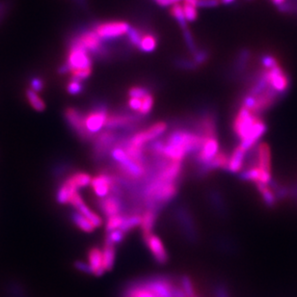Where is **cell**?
<instances>
[{
	"mask_svg": "<svg viewBox=\"0 0 297 297\" xmlns=\"http://www.w3.org/2000/svg\"><path fill=\"white\" fill-rule=\"evenodd\" d=\"M184 40H185V43L187 44V47L193 53H196V45H195V43L193 41V37L190 33V31L186 28L184 30Z\"/></svg>",
	"mask_w": 297,
	"mask_h": 297,
	"instance_id": "7dc6e473",
	"label": "cell"
},
{
	"mask_svg": "<svg viewBox=\"0 0 297 297\" xmlns=\"http://www.w3.org/2000/svg\"><path fill=\"white\" fill-rule=\"evenodd\" d=\"M78 186L72 183L70 178H68L59 187L56 194V200L62 205L69 204L70 198L78 192Z\"/></svg>",
	"mask_w": 297,
	"mask_h": 297,
	"instance_id": "2e32d148",
	"label": "cell"
},
{
	"mask_svg": "<svg viewBox=\"0 0 297 297\" xmlns=\"http://www.w3.org/2000/svg\"><path fill=\"white\" fill-rule=\"evenodd\" d=\"M278 10L281 13H291L295 12V3L292 1H286L278 6Z\"/></svg>",
	"mask_w": 297,
	"mask_h": 297,
	"instance_id": "c3c4849f",
	"label": "cell"
},
{
	"mask_svg": "<svg viewBox=\"0 0 297 297\" xmlns=\"http://www.w3.org/2000/svg\"><path fill=\"white\" fill-rule=\"evenodd\" d=\"M129 106L132 110L139 112L140 108H141V98L131 97L129 101Z\"/></svg>",
	"mask_w": 297,
	"mask_h": 297,
	"instance_id": "f907efd6",
	"label": "cell"
},
{
	"mask_svg": "<svg viewBox=\"0 0 297 297\" xmlns=\"http://www.w3.org/2000/svg\"><path fill=\"white\" fill-rule=\"evenodd\" d=\"M261 63L263 66V68L266 69V70H269V69L276 67L277 65H279L277 59L274 56L270 55V54L262 55V58H261Z\"/></svg>",
	"mask_w": 297,
	"mask_h": 297,
	"instance_id": "60d3db41",
	"label": "cell"
},
{
	"mask_svg": "<svg viewBox=\"0 0 297 297\" xmlns=\"http://www.w3.org/2000/svg\"><path fill=\"white\" fill-rule=\"evenodd\" d=\"M30 89L35 91L36 93H40L43 91L44 87V80L40 78H33L30 81Z\"/></svg>",
	"mask_w": 297,
	"mask_h": 297,
	"instance_id": "bcb514c9",
	"label": "cell"
},
{
	"mask_svg": "<svg viewBox=\"0 0 297 297\" xmlns=\"http://www.w3.org/2000/svg\"><path fill=\"white\" fill-rule=\"evenodd\" d=\"M157 45H158L157 38L152 34H147L142 36L138 48L144 53H152L156 50Z\"/></svg>",
	"mask_w": 297,
	"mask_h": 297,
	"instance_id": "f1b7e54d",
	"label": "cell"
},
{
	"mask_svg": "<svg viewBox=\"0 0 297 297\" xmlns=\"http://www.w3.org/2000/svg\"><path fill=\"white\" fill-rule=\"evenodd\" d=\"M294 3H295V11H297V0H295Z\"/></svg>",
	"mask_w": 297,
	"mask_h": 297,
	"instance_id": "9f6ffc18",
	"label": "cell"
},
{
	"mask_svg": "<svg viewBox=\"0 0 297 297\" xmlns=\"http://www.w3.org/2000/svg\"><path fill=\"white\" fill-rule=\"evenodd\" d=\"M119 171L126 179L137 181L147 173V169L141 159L129 158L125 162L119 164Z\"/></svg>",
	"mask_w": 297,
	"mask_h": 297,
	"instance_id": "52a82bcc",
	"label": "cell"
},
{
	"mask_svg": "<svg viewBox=\"0 0 297 297\" xmlns=\"http://www.w3.org/2000/svg\"><path fill=\"white\" fill-rule=\"evenodd\" d=\"M143 239L148 246V250L153 255L155 261L159 264H165L169 260V256L161 239L153 233L143 234Z\"/></svg>",
	"mask_w": 297,
	"mask_h": 297,
	"instance_id": "9c48e42d",
	"label": "cell"
},
{
	"mask_svg": "<svg viewBox=\"0 0 297 297\" xmlns=\"http://www.w3.org/2000/svg\"><path fill=\"white\" fill-rule=\"evenodd\" d=\"M228 162H229V158L227 155L224 152H218V154L210 160L208 166L210 169H217V168L225 169L227 168Z\"/></svg>",
	"mask_w": 297,
	"mask_h": 297,
	"instance_id": "1f68e13d",
	"label": "cell"
},
{
	"mask_svg": "<svg viewBox=\"0 0 297 297\" xmlns=\"http://www.w3.org/2000/svg\"><path fill=\"white\" fill-rule=\"evenodd\" d=\"M125 236H126V234L122 231H121L120 229L119 230H114V231L107 233L106 237H105V241L110 242V243H112L114 245L118 244V243L122 242Z\"/></svg>",
	"mask_w": 297,
	"mask_h": 297,
	"instance_id": "f35d334b",
	"label": "cell"
},
{
	"mask_svg": "<svg viewBox=\"0 0 297 297\" xmlns=\"http://www.w3.org/2000/svg\"><path fill=\"white\" fill-rule=\"evenodd\" d=\"M71 218H72V221L73 223L78 226V227L85 232V233H93L95 231V226L92 224V222L89 220V219L86 218L84 215H82L81 213H79V211H75L72 212L71 214Z\"/></svg>",
	"mask_w": 297,
	"mask_h": 297,
	"instance_id": "484cf974",
	"label": "cell"
},
{
	"mask_svg": "<svg viewBox=\"0 0 297 297\" xmlns=\"http://www.w3.org/2000/svg\"><path fill=\"white\" fill-rule=\"evenodd\" d=\"M27 94V100L29 102L30 105L32 106V108H34L36 111L38 112H43L46 108V105L44 102V100L41 96L38 95V93H36L35 91H33L32 89H27L26 91Z\"/></svg>",
	"mask_w": 297,
	"mask_h": 297,
	"instance_id": "83f0119b",
	"label": "cell"
},
{
	"mask_svg": "<svg viewBox=\"0 0 297 297\" xmlns=\"http://www.w3.org/2000/svg\"><path fill=\"white\" fill-rule=\"evenodd\" d=\"M75 267L80 272L92 275V270H91V268H90L87 262H81V261L76 262H75Z\"/></svg>",
	"mask_w": 297,
	"mask_h": 297,
	"instance_id": "681fc988",
	"label": "cell"
},
{
	"mask_svg": "<svg viewBox=\"0 0 297 297\" xmlns=\"http://www.w3.org/2000/svg\"><path fill=\"white\" fill-rule=\"evenodd\" d=\"M142 33L140 32L138 29L136 28H130L129 32H128V37H129V40L131 42V44L135 46L138 47V45L140 44V41L142 39Z\"/></svg>",
	"mask_w": 297,
	"mask_h": 297,
	"instance_id": "7bdbcfd3",
	"label": "cell"
},
{
	"mask_svg": "<svg viewBox=\"0 0 297 297\" xmlns=\"http://www.w3.org/2000/svg\"><path fill=\"white\" fill-rule=\"evenodd\" d=\"M65 117L70 126L72 127V129L78 131L81 136H87L84 131V126H83L84 116H82L79 110L72 107H69L65 110Z\"/></svg>",
	"mask_w": 297,
	"mask_h": 297,
	"instance_id": "d6986e66",
	"label": "cell"
},
{
	"mask_svg": "<svg viewBox=\"0 0 297 297\" xmlns=\"http://www.w3.org/2000/svg\"><path fill=\"white\" fill-rule=\"evenodd\" d=\"M111 156L113 158L114 160L116 162H118L119 164H121L122 162H125L128 158H129V156L127 154V151L125 147H121V146H118V147H115V148L111 151Z\"/></svg>",
	"mask_w": 297,
	"mask_h": 297,
	"instance_id": "ab89813d",
	"label": "cell"
},
{
	"mask_svg": "<svg viewBox=\"0 0 297 297\" xmlns=\"http://www.w3.org/2000/svg\"><path fill=\"white\" fill-rule=\"evenodd\" d=\"M183 9H184V17L187 21H190V22L194 21L198 17V11H197L196 5L188 3V2H184Z\"/></svg>",
	"mask_w": 297,
	"mask_h": 297,
	"instance_id": "8d00e7d4",
	"label": "cell"
},
{
	"mask_svg": "<svg viewBox=\"0 0 297 297\" xmlns=\"http://www.w3.org/2000/svg\"><path fill=\"white\" fill-rule=\"evenodd\" d=\"M157 1H158V0H157Z\"/></svg>",
	"mask_w": 297,
	"mask_h": 297,
	"instance_id": "680465c9",
	"label": "cell"
},
{
	"mask_svg": "<svg viewBox=\"0 0 297 297\" xmlns=\"http://www.w3.org/2000/svg\"><path fill=\"white\" fill-rule=\"evenodd\" d=\"M7 9L8 8H7L6 3L3 2V1H0V22L2 21V19L5 17V13H6Z\"/></svg>",
	"mask_w": 297,
	"mask_h": 297,
	"instance_id": "f5cc1de1",
	"label": "cell"
},
{
	"mask_svg": "<svg viewBox=\"0 0 297 297\" xmlns=\"http://www.w3.org/2000/svg\"><path fill=\"white\" fill-rule=\"evenodd\" d=\"M194 297H200V296H198V295H196V296H194Z\"/></svg>",
	"mask_w": 297,
	"mask_h": 297,
	"instance_id": "6f0895ef",
	"label": "cell"
},
{
	"mask_svg": "<svg viewBox=\"0 0 297 297\" xmlns=\"http://www.w3.org/2000/svg\"><path fill=\"white\" fill-rule=\"evenodd\" d=\"M171 14L176 18V20L178 21L180 27H182L184 30L187 28V20L185 19V17H184V9H183L182 5H180L178 3L174 4V6L171 9Z\"/></svg>",
	"mask_w": 297,
	"mask_h": 297,
	"instance_id": "e575fe53",
	"label": "cell"
},
{
	"mask_svg": "<svg viewBox=\"0 0 297 297\" xmlns=\"http://www.w3.org/2000/svg\"><path fill=\"white\" fill-rule=\"evenodd\" d=\"M220 0H197V8H214L218 6Z\"/></svg>",
	"mask_w": 297,
	"mask_h": 297,
	"instance_id": "f6af8a7d",
	"label": "cell"
},
{
	"mask_svg": "<svg viewBox=\"0 0 297 297\" xmlns=\"http://www.w3.org/2000/svg\"><path fill=\"white\" fill-rule=\"evenodd\" d=\"M83 90V85L81 84V81L71 79L67 85V91L70 95H79Z\"/></svg>",
	"mask_w": 297,
	"mask_h": 297,
	"instance_id": "b9f144b4",
	"label": "cell"
},
{
	"mask_svg": "<svg viewBox=\"0 0 297 297\" xmlns=\"http://www.w3.org/2000/svg\"><path fill=\"white\" fill-rule=\"evenodd\" d=\"M88 264L92 270V275L101 277L105 274V266H104V256L103 250L98 247H93L88 252Z\"/></svg>",
	"mask_w": 297,
	"mask_h": 297,
	"instance_id": "9a60e30c",
	"label": "cell"
},
{
	"mask_svg": "<svg viewBox=\"0 0 297 297\" xmlns=\"http://www.w3.org/2000/svg\"><path fill=\"white\" fill-rule=\"evenodd\" d=\"M148 94V91L143 87H138V86H134L131 87L129 90V95L131 97H138V98H142L143 96H146Z\"/></svg>",
	"mask_w": 297,
	"mask_h": 297,
	"instance_id": "ee69618b",
	"label": "cell"
},
{
	"mask_svg": "<svg viewBox=\"0 0 297 297\" xmlns=\"http://www.w3.org/2000/svg\"><path fill=\"white\" fill-rule=\"evenodd\" d=\"M156 212L155 210H147L142 214V222H141V228H142V233L143 234H150L153 233V229L156 223Z\"/></svg>",
	"mask_w": 297,
	"mask_h": 297,
	"instance_id": "4316f807",
	"label": "cell"
},
{
	"mask_svg": "<svg viewBox=\"0 0 297 297\" xmlns=\"http://www.w3.org/2000/svg\"><path fill=\"white\" fill-rule=\"evenodd\" d=\"M69 178L72 181V183L78 186V188L87 186V185L91 184V181H92L91 176L87 174V173H83V172L75 173Z\"/></svg>",
	"mask_w": 297,
	"mask_h": 297,
	"instance_id": "836d02e7",
	"label": "cell"
},
{
	"mask_svg": "<svg viewBox=\"0 0 297 297\" xmlns=\"http://www.w3.org/2000/svg\"><path fill=\"white\" fill-rule=\"evenodd\" d=\"M256 185H257L259 192L261 193L262 200L265 203V205L269 208L274 207V205L276 204V201H277V198H276L275 193L272 190L270 185L262 184V183H256Z\"/></svg>",
	"mask_w": 297,
	"mask_h": 297,
	"instance_id": "cb8c5ba5",
	"label": "cell"
},
{
	"mask_svg": "<svg viewBox=\"0 0 297 297\" xmlns=\"http://www.w3.org/2000/svg\"><path fill=\"white\" fill-rule=\"evenodd\" d=\"M91 186L94 193L100 198H105L116 189V180L112 176L100 174L92 179Z\"/></svg>",
	"mask_w": 297,
	"mask_h": 297,
	"instance_id": "8fae6325",
	"label": "cell"
},
{
	"mask_svg": "<svg viewBox=\"0 0 297 297\" xmlns=\"http://www.w3.org/2000/svg\"><path fill=\"white\" fill-rule=\"evenodd\" d=\"M109 114L105 109L94 110L83 117V126L86 135L94 134L101 131L107 121Z\"/></svg>",
	"mask_w": 297,
	"mask_h": 297,
	"instance_id": "30bf717a",
	"label": "cell"
},
{
	"mask_svg": "<svg viewBox=\"0 0 297 297\" xmlns=\"http://www.w3.org/2000/svg\"><path fill=\"white\" fill-rule=\"evenodd\" d=\"M114 140V134L111 131H106L102 133L96 139V148L100 150L108 147Z\"/></svg>",
	"mask_w": 297,
	"mask_h": 297,
	"instance_id": "d590c367",
	"label": "cell"
},
{
	"mask_svg": "<svg viewBox=\"0 0 297 297\" xmlns=\"http://www.w3.org/2000/svg\"><path fill=\"white\" fill-rule=\"evenodd\" d=\"M103 256L105 271L112 270L116 261V245L105 241L103 249Z\"/></svg>",
	"mask_w": 297,
	"mask_h": 297,
	"instance_id": "603a6c76",
	"label": "cell"
},
{
	"mask_svg": "<svg viewBox=\"0 0 297 297\" xmlns=\"http://www.w3.org/2000/svg\"><path fill=\"white\" fill-rule=\"evenodd\" d=\"M178 192V185L175 182H164L156 178L145 189V200L152 203H165L174 198Z\"/></svg>",
	"mask_w": 297,
	"mask_h": 297,
	"instance_id": "7a4b0ae2",
	"label": "cell"
},
{
	"mask_svg": "<svg viewBox=\"0 0 297 297\" xmlns=\"http://www.w3.org/2000/svg\"><path fill=\"white\" fill-rule=\"evenodd\" d=\"M130 28V24L125 21H108L98 24L95 32L102 41H108L128 34Z\"/></svg>",
	"mask_w": 297,
	"mask_h": 297,
	"instance_id": "8992f818",
	"label": "cell"
},
{
	"mask_svg": "<svg viewBox=\"0 0 297 297\" xmlns=\"http://www.w3.org/2000/svg\"><path fill=\"white\" fill-rule=\"evenodd\" d=\"M182 172V163L170 161L161 169L156 178L164 182H175Z\"/></svg>",
	"mask_w": 297,
	"mask_h": 297,
	"instance_id": "e0dca14e",
	"label": "cell"
},
{
	"mask_svg": "<svg viewBox=\"0 0 297 297\" xmlns=\"http://www.w3.org/2000/svg\"><path fill=\"white\" fill-rule=\"evenodd\" d=\"M65 64L67 65L70 73L76 70L92 69V59L89 53L76 40L70 43L68 58Z\"/></svg>",
	"mask_w": 297,
	"mask_h": 297,
	"instance_id": "3957f363",
	"label": "cell"
},
{
	"mask_svg": "<svg viewBox=\"0 0 297 297\" xmlns=\"http://www.w3.org/2000/svg\"><path fill=\"white\" fill-rule=\"evenodd\" d=\"M257 166L263 171L271 173V154L269 147L265 143H261L257 148Z\"/></svg>",
	"mask_w": 297,
	"mask_h": 297,
	"instance_id": "44dd1931",
	"label": "cell"
},
{
	"mask_svg": "<svg viewBox=\"0 0 297 297\" xmlns=\"http://www.w3.org/2000/svg\"><path fill=\"white\" fill-rule=\"evenodd\" d=\"M141 222H142V215H139V214H131L129 216H126L125 222H123L120 230L122 231L125 234H127L132 229L140 226Z\"/></svg>",
	"mask_w": 297,
	"mask_h": 297,
	"instance_id": "f546056e",
	"label": "cell"
},
{
	"mask_svg": "<svg viewBox=\"0 0 297 297\" xmlns=\"http://www.w3.org/2000/svg\"><path fill=\"white\" fill-rule=\"evenodd\" d=\"M247 151L242 146L238 145L232 156L229 158L227 169L232 173H237L239 172L244 163L245 156H246Z\"/></svg>",
	"mask_w": 297,
	"mask_h": 297,
	"instance_id": "ac0fdd59",
	"label": "cell"
},
{
	"mask_svg": "<svg viewBox=\"0 0 297 297\" xmlns=\"http://www.w3.org/2000/svg\"><path fill=\"white\" fill-rule=\"evenodd\" d=\"M101 209L105 216L110 217L116 214H120L122 210V205L119 199L115 196H107L101 201Z\"/></svg>",
	"mask_w": 297,
	"mask_h": 297,
	"instance_id": "ffe728a7",
	"label": "cell"
},
{
	"mask_svg": "<svg viewBox=\"0 0 297 297\" xmlns=\"http://www.w3.org/2000/svg\"><path fill=\"white\" fill-rule=\"evenodd\" d=\"M165 141L168 143H173L182 146L187 151L188 154L195 151H199L203 145V137L201 135L183 130L172 132Z\"/></svg>",
	"mask_w": 297,
	"mask_h": 297,
	"instance_id": "277c9868",
	"label": "cell"
},
{
	"mask_svg": "<svg viewBox=\"0 0 297 297\" xmlns=\"http://www.w3.org/2000/svg\"><path fill=\"white\" fill-rule=\"evenodd\" d=\"M194 56H195V61L198 64H202V63H204L208 59V53L204 52V51L196 52V53H194Z\"/></svg>",
	"mask_w": 297,
	"mask_h": 297,
	"instance_id": "816d5d0a",
	"label": "cell"
},
{
	"mask_svg": "<svg viewBox=\"0 0 297 297\" xmlns=\"http://www.w3.org/2000/svg\"><path fill=\"white\" fill-rule=\"evenodd\" d=\"M265 71L270 86L274 88L282 96H285L288 93L289 87V79L287 72L283 70L280 65L269 70L265 69Z\"/></svg>",
	"mask_w": 297,
	"mask_h": 297,
	"instance_id": "ba28073f",
	"label": "cell"
},
{
	"mask_svg": "<svg viewBox=\"0 0 297 297\" xmlns=\"http://www.w3.org/2000/svg\"><path fill=\"white\" fill-rule=\"evenodd\" d=\"M121 297H158L147 288L141 287L135 282L128 285L122 290Z\"/></svg>",
	"mask_w": 297,
	"mask_h": 297,
	"instance_id": "7402d4cb",
	"label": "cell"
},
{
	"mask_svg": "<svg viewBox=\"0 0 297 297\" xmlns=\"http://www.w3.org/2000/svg\"><path fill=\"white\" fill-rule=\"evenodd\" d=\"M179 284H180V286L182 287V288L184 289L186 296L194 297L197 295L196 294V290L194 288V285H193L192 280L189 276H187V275L181 276V278L179 280Z\"/></svg>",
	"mask_w": 297,
	"mask_h": 297,
	"instance_id": "d6a6232c",
	"label": "cell"
},
{
	"mask_svg": "<svg viewBox=\"0 0 297 297\" xmlns=\"http://www.w3.org/2000/svg\"><path fill=\"white\" fill-rule=\"evenodd\" d=\"M236 0H220V2H222L223 4H226V5H229V4H232L234 3Z\"/></svg>",
	"mask_w": 297,
	"mask_h": 297,
	"instance_id": "11a10c76",
	"label": "cell"
},
{
	"mask_svg": "<svg viewBox=\"0 0 297 297\" xmlns=\"http://www.w3.org/2000/svg\"><path fill=\"white\" fill-rule=\"evenodd\" d=\"M69 204H70L77 210V211H79V213H81L86 218L89 219L92 222V224L95 226V228L102 227V225L104 224V221H103L102 217L98 216L96 213L93 212L92 210L88 208L84 201L82 200V198L79 195V192L76 193L70 198Z\"/></svg>",
	"mask_w": 297,
	"mask_h": 297,
	"instance_id": "5bb4252c",
	"label": "cell"
},
{
	"mask_svg": "<svg viewBox=\"0 0 297 297\" xmlns=\"http://www.w3.org/2000/svg\"><path fill=\"white\" fill-rule=\"evenodd\" d=\"M218 152L219 143L216 135L203 137V145L201 148L198 151L197 159L202 164L208 165L210 160L218 154Z\"/></svg>",
	"mask_w": 297,
	"mask_h": 297,
	"instance_id": "7c38bea8",
	"label": "cell"
},
{
	"mask_svg": "<svg viewBox=\"0 0 297 297\" xmlns=\"http://www.w3.org/2000/svg\"><path fill=\"white\" fill-rule=\"evenodd\" d=\"M79 44H81L89 53L103 54L105 53L102 39L96 35L95 31H88L82 33L75 39Z\"/></svg>",
	"mask_w": 297,
	"mask_h": 297,
	"instance_id": "4fadbf2b",
	"label": "cell"
},
{
	"mask_svg": "<svg viewBox=\"0 0 297 297\" xmlns=\"http://www.w3.org/2000/svg\"><path fill=\"white\" fill-rule=\"evenodd\" d=\"M134 122V118L128 115H108L105 127L113 129L118 127H126Z\"/></svg>",
	"mask_w": 297,
	"mask_h": 297,
	"instance_id": "d4e9b609",
	"label": "cell"
},
{
	"mask_svg": "<svg viewBox=\"0 0 297 297\" xmlns=\"http://www.w3.org/2000/svg\"><path fill=\"white\" fill-rule=\"evenodd\" d=\"M271 1H272V3H273L275 6L278 7L279 5H281V4L284 3V2H286L287 0H271Z\"/></svg>",
	"mask_w": 297,
	"mask_h": 297,
	"instance_id": "db71d44e",
	"label": "cell"
},
{
	"mask_svg": "<svg viewBox=\"0 0 297 297\" xmlns=\"http://www.w3.org/2000/svg\"><path fill=\"white\" fill-rule=\"evenodd\" d=\"M125 219H126V216L122 215V213L116 214V215L110 216V217H107V221H106V224H105L106 232L108 233V232H111L114 230L121 229L123 222H125Z\"/></svg>",
	"mask_w": 297,
	"mask_h": 297,
	"instance_id": "4dcf8cb0",
	"label": "cell"
},
{
	"mask_svg": "<svg viewBox=\"0 0 297 297\" xmlns=\"http://www.w3.org/2000/svg\"><path fill=\"white\" fill-rule=\"evenodd\" d=\"M266 126L257 114L241 106L234 121V131L240 139V146L248 152L265 132Z\"/></svg>",
	"mask_w": 297,
	"mask_h": 297,
	"instance_id": "6da1fadb",
	"label": "cell"
},
{
	"mask_svg": "<svg viewBox=\"0 0 297 297\" xmlns=\"http://www.w3.org/2000/svg\"><path fill=\"white\" fill-rule=\"evenodd\" d=\"M166 130V122H156L155 125L151 126L148 129L139 131L135 133L133 136H131V139L128 141V144L135 146V147L144 148L146 143L157 139L162 133H164Z\"/></svg>",
	"mask_w": 297,
	"mask_h": 297,
	"instance_id": "5b68a950",
	"label": "cell"
},
{
	"mask_svg": "<svg viewBox=\"0 0 297 297\" xmlns=\"http://www.w3.org/2000/svg\"><path fill=\"white\" fill-rule=\"evenodd\" d=\"M154 96L151 94H147L146 96H143L141 98V108H140L139 113L141 115H147L151 112L153 106H154Z\"/></svg>",
	"mask_w": 297,
	"mask_h": 297,
	"instance_id": "74e56055",
	"label": "cell"
}]
</instances>
